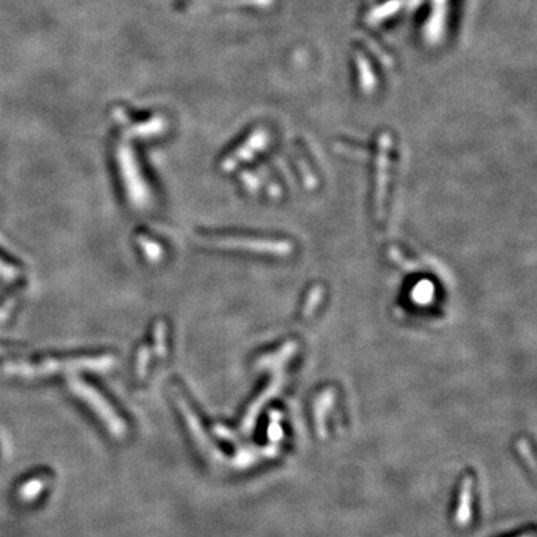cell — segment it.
Segmentation results:
<instances>
[{
	"instance_id": "3",
	"label": "cell",
	"mask_w": 537,
	"mask_h": 537,
	"mask_svg": "<svg viewBox=\"0 0 537 537\" xmlns=\"http://www.w3.org/2000/svg\"><path fill=\"white\" fill-rule=\"evenodd\" d=\"M42 488H44V482L39 479H33V481L24 485L21 495H23V498H26V500H32V498H34L37 494L42 491Z\"/></svg>"
},
{
	"instance_id": "4",
	"label": "cell",
	"mask_w": 537,
	"mask_h": 537,
	"mask_svg": "<svg viewBox=\"0 0 537 537\" xmlns=\"http://www.w3.org/2000/svg\"><path fill=\"white\" fill-rule=\"evenodd\" d=\"M509 537H534V529H530V530H524L515 536H509Z\"/></svg>"
},
{
	"instance_id": "2",
	"label": "cell",
	"mask_w": 537,
	"mask_h": 537,
	"mask_svg": "<svg viewBox=\"0 0 537 537\" xmlns=\"http://www.w3.org/2000/svg\"><path fill=\"white\" fill-rule=\"evenodd\" d=\"M474 497H476V476L472 472L465 474L460 482L457 503L454 510V521L458 527H466L473 517Z\"/></svg>"
},
{
	"instance_id": "1",
	"label": "cell",
	"mask_w": 537,
	"mask_h": 537,
	"mask_svg": "<svg viewBox=\"0 0 537 537\" xmlns=\"http://www.w3.org/2000/svg\"><path fill=\"white\" fill-rule=\"evenodd\" d=\"M72 390L80 396L85 403L94 410V414L99 415L101 421L109 429V431L115 437H122L126 433V424L115 414V410L110 408L109 403H106L105 398L94 391L91 386L85 384H72Z\"/></svg>"
}]
</instances>
